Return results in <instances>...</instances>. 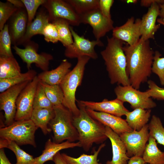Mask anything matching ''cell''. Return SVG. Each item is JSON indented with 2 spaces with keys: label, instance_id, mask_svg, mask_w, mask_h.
<instances>
[{
  "label": "cell",
  "instance_id": "23",
  "mask_svg": "<svg viewBox=\"0 0 164 164\" xmlns=\"http://www.w3.org/2000/svg\"><path fill=\"white\" fill-rule=\"evenodd\" d=\"M49 22V16L46 10L45 9L40 10L34 20L29 25L27 26L21 44L24 45L31 40V38L34 35H42L44 28Z\"/></svg>",
  "mask_w": 164,
  "mask_h": 164
},
{
  "label": "cell",
  "instance_id": "31",
  "mask_svg": "<svg viewBox=\"0 0 164 164\" xmlns=\"http://www.w3.org/2000/svg\"><path fill=\"white\" fill-rule=\"evenodd\" d=\"M105 146V143H103L97 150H94L93 154L88 155L83 154L77 158L71 157L65 153H62L61 155L68 164H102L98 162L97 158L100 152Z\"/></svg>",
  "mask_w": 164,
  "mask_h": 164
},
{
  "label": "cell",
  "instance_id": "29",
  "mask_svg": "<svg viewBox=\"0 0 164 164\" xmlns=\"http://www.w3.org/2000/svg\"><path fill=\"white\" fill-rule=\"evenodd\" d=\"M36 75V72L30 69L26 72L12 77L0 79V92L2 93L9 88L22 83L32 81Z\"/></svg>",
  "mask_w": 164,
  "mask_h": 164
},
{
  "label": "cell",
  "instance_id": "9",
  "mask_svg": "<svg viewBox=\"0 0 164 164\" xmlns=\"http://www.w3.org/2000/svg\"><path fill=\"white\" fill-rule=\"evenodd\" d=\"M24 46H25L24 49L20 48L16 46L12 47L15 53L26 63L28 70L30 69L32 64L34 63L43 71L48 70L50 61L53 58L52 55L44 52L38 53V44L31 40Z\"/></svg>",
  "mask_w": 164,
  "mask_h": 164
},
{
  "label": "cell",
  "instance_id": "30",
  "mask_svg": "<svg viewBox=\"0 0 164 164\" xmlns=\"http://www.w3.org/2000/svg\"><path fill=\"white\" fill-rule=\"evenodd\" d=\"M51 22L56 27L58 33L59 41L64 46L66 47L73 43L70 29V24L67 21L63 19L57 18Z\"/></svg>",
  "mask_w": 164,
  "mask_h": 164
},
{
  "label": "cell",
  "instance_id": "13",
  "mask_svg": "<svg viewBox=\"0 0 164 164\" xmlns=\"http://www.w3.org/2000/svg\"><path fill=\"white\" fill-rule=\"evenodd\" d=\"M30 82L18 84L0 93V109L4 112L6 126L11 125L15 121L17 99L21 91Z\"/></svg>",
  "mask_w": 164,
  "mask_h": 164
},
{
  "label": "cell",
  "instance_id": "15",
  "mask_svg": "<svg viewBox=\"0 0 164 164\" xmlns=\"http://www.w3.org/2000/svg\"><path fill=\"white\" fill-rule=\"evenodd\" d=\"M27 23L28 15L25 8L18 9L8 20L7 24L12 43L14 46L21 44Z\"/></svg>",
  "mask_w": 164,
  "mask_h": 164
},
{
  "label": "cell",
  "instance_id": "7",
  "mask_svg": "<svg viewBox=\"0 0 164 164\" xmlns=\"http://www.w3.org/2000/svg\"><path fill=\"white\" fill-rule=\"evenodd\" d=\"M114 92L117 98L129 103L133 110L138 108L151 109L156 106L147 91H140L131 85H118L114 88Z\"/></svg>",
  "mask_w": 164,
  "mask_h": 164
},
{
  "label": "cell",
  "instance_id": "25",
  "mask_svg": "<svg viewBox=\"0 0 164 164\" xmlns=\"http://www.w3.org/2000/svg\"><path fill=\"white\" fill-rule=\"evenodd\" d=\"M151 109L138 108L125 114V120L133 130L139 131L147 124L151 116Z\"/></svg>",
  "mask_w": 164,
  "mask_h": 164
},
{
  "label": "cell",
  "instance_id": "40",
  "mask_svg": "<svg viewBox=\"0 0 164 164\" xmlns=\"http://www.w3.org/2000/svg\"><path fill=\"white\" fill-rule=\"evenodd\" d=\"M42 35L47 42L56 43L59 41V37L57 30L55 26L49 22L44 28Z\"/></svg>",
  "mask_w": 164,
  "mask_h": 164
},
{
  "label": "cell",
  "instance_id": "34",
  "mask_svg": "<svg viewBox=\"0 0 164 164\" xmlns=\"http://www.w3.org/2000/svg\"><path fill=\"white\" fill-rule=\"evenodd\" d=\"M148 125L149 136L164 146V128L160 119L155 115H152Z\"/></svg>",
  "mask_w": 164,
  "mask_h": 164
},
{
  "label": "cell",
  "instance_id": "19",
  "mask_svg": "<svg viewBox=\"0 0 164 164\" xmlns=\"http://www.w3.org/2000/svg\"><path fill=\"white\" fill-rule=\"evenodd\" d=\"M160 13L159 4L153 3L149 8L147 12L141 19L140 32L141 37L145 40L154 39V35L160 27L156 25V21Z\"/></svg>",
  "mask_w": 164,
  "mask_h": 164
},
{
  "label": "cell",
  "instance_id": "2",
  "mask_svg": "<svg viewBox=\"0 0 164 164\" xmlns=\"http://www.w3.org/2000/svg\"><path fill=\"white\" fill-rule=\"evenodd\" d=\"M107 44L101 52L111 84L130 85L127 72V60L123 49L124 42L113 36L107 37Z\"/></svg>",
  "mask_w": 164,
  "mask_h": 164
},
{
  "label": "cell",
  "instance_id": "3",
  "mask_svg": "<svg viewBox=\"0 0 164 164\" xmlns=\"http://www.w3.org/2000/svg\"><path fill=\"white\" fill-rule=\"evenodd\" d=\"M77 103L80 113L77 116H73V122L78 133V142L84 150L87 152L94 144H102L108 138L105 126L92 118L85 107Z\"/></svg>",
  "mask_w": 164,
  "mask_h": 164
},
{
  "label": "cell",
  "instance_id": "20",
  "mask_svg": "<svg viewBox=\"0 0 164 164\" xmlns=\"http://www.w3.org/2000/svg\"><path fill=\"white\" fill-rule=\"evenodd\" d=\"M105 134L111 142L112 158L106 164H128L130 158L127 155L125 145L120 136L108 126H105Z\"/></svg>",
  "mask_w": 164,
  "mask_h": 164
},
{
  "label": "cell",
  "instance_id": "27",
  "mask_svg": "<svg viewBox=\"0 0 164 164\" xmlns=\"http://www.w3.org/2000/svg\"><path fill=\"white\" fill-rule=\"evenodd\" d=\"M21 73L20 67L14 56H0V79L15 77Z\"/></svg>",
  "mask_w": 164,
  "mask_h": 164
},
{
  "label": "cell",
  "instance_id": "38",
  "mask_svg": "<svg viewBox=\"0 0 164 164\" xmlns=\"http://www.w3.org/2000/svg\"><path fill=\"white\" fill-rule=\"evenodd\" d=\"M161 55L157 50L154 52L152 71L158 76L161 84L164 86V57H161Z\"/></svg>",
  "mask_w": 164,
  "mask_h": 164
},
{
  "label": "cell",
  "instance_id": "4",
  "mask_svg": "<svg viewBox=\"0 0 164 164\" xmlns=\"http://www.w3.org/2000/svg\"><path fill=\"white\" fill-rule=\"evenodd\" d=\"M90 59L87 56L78 58L76 66L60 84L64 94L63 105L74 116L79 115L80 113V109L76 104L75 94L77 87L81 84L85 66Z\"/></svg>",
  "mask_w": 164,
  "mask_h": 164
},
{
  "label": "cell",
  "instance_id": "22",
  "mask_svg": "<svg viewBox=\"0 0 164 164\" xmlns=\"http://www.w3.org/2000/svg\"><path fill=\"white\" fill-rule=\"evenodd\" d=\"M71 65L70 62L64 60L55 69L43 71L37 76L39 81L41 82L51 85H60L70 71V68Z\"/></svg>",
  "mask_w": 164,
  "mask_h": 164
},
{
  "label": "cell",
  "instance_id": "11",
  "mask_svg": "<svg viewBox=\"0 0 164 164\" xmlns=\"http://www.w3.org/2000/svg\"><path fill=\"white\" fill-rule=\"evenodd\" d=\"M42 6L48 13L50 22L61 18L73 26H78L81 23L80 16L66 0H46Z\"/></svg>",
  "mask_w": 164,
  "mask_h": 164
},
{
  "label": "cell",
  "instance_id": "43",
  "mask_svg": "<svg viewBox=\"0 0 164 164\" xmlns=\"http://www.w3.org/2000/svg\"><path fill=\"white\" fill-rule=\"evenodd\" d=\"M53 161L55 164H68L64 159L60 152L54 156Z\"/></svg>",
  "mask_w": 164,
  "mask_h": 164
},
{
  "label": "cell",
  "instance_id": "17",
  "mask_svg": "<svg viewBox=\"0 0 164 164\" xmlns=\"http://www.w3.org/2000/svg\"><path fill=\"white\" fill-rule=\"evenodd\" d=\"M77 102L86 108L121 117L129 111L124 106V102L117 98L111 100L105 99L99 102L84 101Z\"/></svg>",
  "mask_w": 164,
  "mask_h": 164
},
{
  "label": "cell",
  "instance_id": "50",
  "mask_svg": "<svg viewBox=\"0 0 164 164\" xmlns=\"http://www.w3.org/2000/svg\"><path fill=\"white\" fill-rule=\"evenodd\" d=\"M144 164H149L147 163H145Z\"/></svg>",
  "mask_w": 164,
  "mask_h": 164
},
{
  "label": "cell",
  "instance_id": "39",
  "mask_svg": "<svg viewBox=\"0 0 164 164\" xmlns=\"http://www.w3.org/2000/svg\"><path fill=\"white\" fill-rule=\"evenodd\" d=\"M24 4L28 15L27 26L33 21L36 12L40 5H42L46 0H21Z\"/></svg>",
  "mask_w": 164,
  "mask_h": 164
},
{
  "label": "cell",
  "instance_id": "44",
  "mask_svg": "<svg viewBox=\"0 0 164 164\" xmlns=\"http://www.w3.org/2000/svg\"><path fill=\"white\" fill-rule=\"evenodd\" d=\"M145 163L142 157L134 156L130 158L128 164H144Z\"/></svg>",
  "mask_w": 164,
  "mask_h": 164
},
{
  "label": "cell",
  "instance_id": "14",
  "mask_svg": "<svg viewBox=\"0 0 164 164\" xmlns=\"http://www.w3.org/2000/svg\"><path fill=\"white\" fill-rule=\"evenodd\" d=\"M81 23L88 24L92 27L93 33L97 40L104 36L113 30V21L104 17L99 9L94 10L80 15Z\"/></svg>",
  "mask_w": 164,
  "mask_h": 164
},
{
  "label": "cell",
  "instance_id": "5",
  "mask_svg": "<svg viewBox=\"0 0 164 164\" xmlns=\"http://www.w3.org/2000/svg\"><path fill=\"white\" fill-rule=\"evenodd\" d=\"M55 114L48 126L53 131V141L57 143L67 140H78V132L73 122V114L63 105L54 106Z\"/></svg>",
  "mask_w": 164,
  "mask_h": 164
},
{
  "label": "cell",
  "instance_id": "48",
  "mask_svg": "<svg viewBox=\"0 0 164 164\" xmlns=\"http://www.w3.org/2000/svg\"><path fill=\"white\" fill-rule=\"evenodd\" d=\"M13 4L18 9L25 8L24 4L22 0H8Z\"/></svg>",
  "mask_w": 164,
  "mask_h": 164
},
{
  "label": "cell",
  "instance_id": "46",
  "mask_svg": "<svg viewBox=\"0 0 164 164\" xmlns=\"http://www.w3.org/2000/svg\"><path fill=\"white\" fill-rule=\"evenodd\" d=\"M0 164H12L6 156L4 149L0 150Z\"/></svg>",
  "mask_w": 164,
  "mask_h": 164
},
{
  "label": "cell",
  "instance_id": "42",
  "mask_svg": "<svg viewBox=\"0 0 164 164\" xmlns=\"http://www.w3.org/2000/svg\"><path fill=\"white\" fill-rule=\"evenodd\" d=\"M114 2L113 0H99V9L103 15L111 19L110 9Z\"/></svg>",
  "mask_w": 164,
  "mask_h": 164
},
{
  "label": "cell",
  "instance_id": "45",
  "mask_svg": "<svg viewBox=\"0 0 164 164\" xmlns=\"http://www.w3.org/2000/svg\"><path fill=\"white\" fill-rule=\"evenodd\" d=\"M164 2V0H142L140 4L141 6L146 7H150L151 5L155 2H158L159 4Z\"/></svg>",
  "mask_w": 164,
  "mask_h": 164
},
{
  "label": "cell",
  "instance_id": "8",
  "mask_svg": "<svg viewBox=\"0 0 164 164\" xmlns=\"http://www.w3.org/2000/svg\"><path fill=\"white\" fill-rule=\"evenodd\" d=\"M70 29L73 43L65 47V56L70 58L87 56L94 59H97V54L94 48L97 46H103L104 45L103 42L100 40L90 41L84 36H80L70 26Z\"/></svg>",
  "mask_w": 164,
  "mask_h": 164
},
{
  "label": "cell",
  "instance_id": "41",
  "mask_svg": "<svg viewBox=\"0 0 164 164\" xmlns=\"http://www.w3.org/2000/svg\"><path fill=\"white\" fill-rule=\"evenodd\" d=\"M149 89L147 90L149 96L157 100H164V88L159 86L152 80L147 82Z\"/></svg>",
  "mask_w": 164,
  "mask_h": 164
},
{
  "label": "cell",
  "instance_id": "21",
  "mask_svg": "<svg viewBox=\"0 0 164 164\" xmlns=\"http://www.w3.org/2000/svg\"><path fill=\"white\" fill-rule=\"evenodd\" d=\"M76 147H81L79 142H70L67 140L60 143H57L52 141L49 138L46 142L42 154L34 158L36 164H44L47 161H53L54 156L60 150Z\"/></svg>",
  "mask_w": 164,
  "mask_h": 164
},
{
  "label": "cell",
  "instance_id": "28",
  "mask_svg": "<svg viewBox=\"0 0 164 164\" xmlns=\"http://www.w3.org/2000/svg\"><path fill=\"white\" fill-rule=\"evenodd\" d=\"M7 148L15 154L16 158L15 164H36L35 159L20 148L15 142L0 138V149Z\"/></svg>",
  "mask_w": 164,
  "mask_h": 164
},
{
  "label": "cell",
  "instance_id": "36",
  "mask_svg": "<svg viewBox=\"0 0 164 164\" xmlns=\"http://www.w3.org/2000/svg\"><path fill=\"white\" fill-rule=\"evenodd\" d=\"M54 107L47 97L43 86L39 81L35 95L33 109L53 108Z\"/></svg>",
  "mask_w": 164,
  "mask_h": 164
},
{
  "label": "cell",
  "instance_id": "47",
  "mask_svg": "<svg viewBox=\"0 0 164 164\" xmlns=\"http://www.w3.org/2000/svg\"><path fill=\"white\" fill-rule=\"evenodd\" d=\"M160 18L157 19V22L164 25V2L159 4Z\"/></svg>",
  "mask_w": 164,
  "mask_h": 164
},
{
  "label": "cell",
  "instance_id": "18",
  "mask_svg": "<svg viewBox=\"0 0 164 164\" xmlns=\"http://www.w3.org/2000/svg\"><path fill=\"white\" fill-rule=\"evenodd\" d=\"M86 109L88 114L92 118L105 126L108 127L119 135L133 130L128 125L125 119L121 117L86 108Z\"/></svg>",
  "mask_w": 164,
  "mask_h": 164
},
{
  "label": "cell",
  "instance_id": "6",
  "mask_svg": "<svg viewBox=\"0 0 164 164\" xmlns=\"http://www.w3.org/2000/svg\"><path fill=\"white\" fill-rule=\"evenodd\" d=\"M38 128L30 119L15 121L0 128V138L14 142L19 145H29L36 147L35 134Z\"/></svg>",
  "mask_w": 164,
  "mask_h": 164
},
{
  "label": "cell",
  "instance_id": "33",
  "mask_svg": "<svg viewBox=\"0 0 164 164\" xmlns=\"http://www.w3.org/2000/svg\"><path fill=\"white\" fill-rule=\"evenodd\" d=\"M79 16L99 9V0H66Z\"/></svg>",
  "mask_w": 164,
  "mask_h": 164
},
{
  "label": "cell",
  "instance_id": "16",
  "mask_svg": "<svg viewBox=\"0 0 164 164\" xmlns=\"http://www.w3.org/2000/svg\"><path fill=\"white\" fill-rule=\"evenodd\" d=\"M141 23L140 19L135 20L133 17L128 18L123 25L114 27L112 30V36L126 42L129 45H133L141 37Z\"/></svg>",
  "mask_w": 164,
  "mask_h": 164
},
{
  "label": "cell",
  "instance_id": "24",
  "mask_svg": "<svg viewBox=\"0 0 164 164\" xmlns=\"http://www.w3.org/2000/svg\"><path fill=\"white\" fill-rule=\"evenodd\" d=\"M54 114L53 108L35 109L30 119L38 128L41 129L44 135H46L52 131L48 125Z\"/></svg>",
  "mask_w": 164,
  "mask_h": 164
},
{
  "label": "cell",
  "instance_id": "12",
  "mask_svg": "<svg viewBox=\"0 0 164 164\" xmlns=\"http://www.w3.org/2000/svg\"><path fill=\"white\" fill-rule=\"evenodd\" d=\"M119 135L125 145L128 157L130 158L137 156L142 157L149 138L148 124L139 131L133 130Z\"/></svg>",
  "mask_w": 164,
  "mask_h": 164
},
{
  "label": "cell",
  "instance_id": "35",
  "mask_svg": "<svg viewBox=\"0 0 164 164\" xmlns=\"http://www.w3.org/2000/svg\"><path fill=\"white\" fill-rule=\"evenodd\" d=\"M12 43L8 26L6 24L0 32V56L14 57L11 48Z\"/></svg>",
  "mask_w": 164,
  "mask_h": 164
},
{
  "label": "cell",
  "instance_id": "1",
  "mask_svg": "<svg viewBox=\"0 0 164 164\" xmlns=\"http://www.w3.org/2000/svg\"><path fill=\"white\" fill-rule=\"evenodd\" d=\"M123 49L130 85L138 90L142 84L147 82L152 73L154 52L150 47L149 40L141 37L133 45L127 44Z\"/></svg>",
  "mask_w": 164,
  "mask_h": 164
},
{
  "label": "cell",
  "instance_id": "49",
  "mask_svg": "<svg viewBox=\"0 0 164 164\" xmlns=\"http://www.w3.org/2000/svg\"><path fill=\"white\" fill-rule=\"evenodd\" d=\"M137 0H126V2L128 3H135L137 2Z\"/></svg>",
  "mask_w": 164,
  "mask_h": 164
},
{
  "label": "cell",
  "instance_id": "26",
  "mask_svg": "<svg viewBox=\"0 0 164 164\" xmlns=\"http://www.w3.org/2000/svg\"><path fill=\"white\" fill-rule=\"evenodd\" d=\"M156 140L150 137L146 145L142 158L149 164H164V152L158 147Z\"/></svg>",
  "mask_w": 164,
  "mask_h": 164
},
{
  "label": "cell",
  "instance_id": "37",
  "mask_svg": "<svg viewBox=\"0 0 164 164\" xmlns=\"http://www.w3.org/2000/svg\"><path fill=\"white\" fill-rule=\"evenodd\" d=\"M8 0L5 2H0V30L4 27L6 22L18 10Z\"/></svg>",
  "mask_w": 164,
  "mask_h": 164
},
{
  "label": "cell",
  "instance_id": "32",
  "mask_svg": "<svg viewBox=\"0 0 164 164\" xmlns=\"http://www.w3.org/2000/svg\"><path fill=\"white\" fill-rule=\"evenodd\" d=\"M40 82L47 97L54 106L63 105L64 94L60 85H51Z\"/></svg>",
  "mask_w": 164,
  "mask_h": 164
},
{
  "label": "cell",
  "instance_id": "10",
  "mask_svg": "<svg viewBox=\"0 0 164 164\" xmlns=\"http://www.w3.org/2000/svg\"><path fill=\"white\" fill-rule=\"evenodd\" d=\"M39 80L37 76L21 91L16 101L15 121L30 119L33 110V102L37 85Z\"/></svg>",
  "mask_w": 164,
  "mask_h": 164
}]
</instances>
